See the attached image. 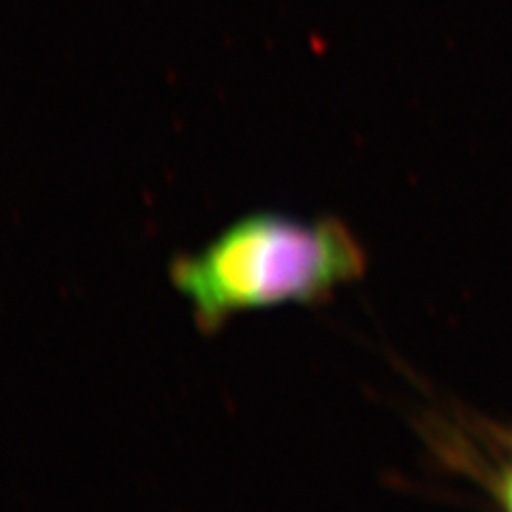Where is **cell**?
<instances>
[{
    "label": "cell",
    "mask_w": 512,
    "mask_h": 512,
    "mask_svg": "<svg viewBox=\"0 0 512 512\" xmlns=\"http://www.w3.org/2000/svg\"><path fill=\"white\" fill-rule=\"evenodd\" d=\"M365 271V252L340 220H297L274 212L250 214L214 242L171 263V282L188 299L203 333L233 314L323 303Z\"/></svg>",
    "instance_id": "cell-1"
},
{
    "label": "cell",
    "mask_w": 512,
    "mask_h": 512,
    "mask_svg": "<svg viewBox=\"0 0 512 512\" xmlns=\"http://www.w3.org/2000/svg\"><path fill=\"white\" fill-rule=\"evenodd\" d=\"M498 491H500V500H502L506 512H512V459H510V463H508L502 478H500Z\"/></svg>",
    "instance_id": "cell-2"
}]
</instances>
